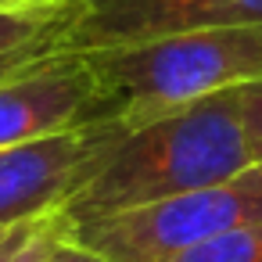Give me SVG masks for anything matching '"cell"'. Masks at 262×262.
I'll list each match as a JSON object with an SVG mask.
<instances>
[{"label":"cell","mask_w":262,"mask_h":262,"mask_svg":"<svg viewBox=\"0 0 262 262\" xmlns=\"http://www.w3.org/2000/svg\"><path fill=\"white\" fill-rule=\"evenodd\" d=\"M251 169L241 90L205 97L133 129H122L101 169L65 205V219L140 208L176 194L226 183Z\"/></svg>","instance_id":"1"},{"label":"cell","mask_w":262,"mask_h":262,"mask_svg":"<svg viewBox=\"0 0 262 262\" xmlns=\"http://www.w3.org/2000/svg\"><path fill=\"white\" fill-rule=\"evenodd\" d=\"M97 79V122L133 129L205 97L262 79V26L187 29L83 51Z\"/></svg>","instance_id":"2"},{"label":"cell","mask_w":262,"mask_h":262,"mask_svg":"<svg viewBox=\"0 0 262 262\" xmlns=\"http://www.w3.org/2000/svg\"><path fill=\"white\" fill-rule=\"evenodd\" d=\"M262 219V169L226 183L122 208L90 219H65V233L108 262H172L176 255Z\"/></svg>","instance_id":"3"},{"label":"cell","mask_w":262,"mask_h":262,"mask_svg":"<svg viewBox=\"0 0 262 262\" xmlns=\"http://www.w3.org/2000/svg\"><path fill=\"white\" fill-rule=\"evenodd\" d=\"M119 137L122 126L94 122L43 140L0 147V230L22 219L65 212Z\"/></svg>","instance_id":"4"},{"label":"cell","mask_w":262,"mask_h":262,"mask_svg":"<svg viewBox=\"0 0 262 262\" xmlns=\"http://www.w3.org/2000/svg\"><path fill=\"white\" fill-rule=\"evenodd\" d=\"M97 122V79L86 54L54 51L0 83V147Z\"/></svg>","instance_id":"5"},{"label":"cell","mask_w":262,"mask_h":262,"mask_svg":"<svg viewBox=\"0 0 262 262\" xmlns=\"http://www.w3.org/2000/svg\"><path fill=\"white\" fill-rule=\"evenodd\" d=\"M262 26V0H79L61 51L126 47L187 29Z\"/></svg>","instance_id":"6"},{"label":"cell","mask_w":262,"mask_h":262,"mask_svg":"<svg viewBox=\"0 0 262 262\" xmlns=\"http://www.w3.org/2000/svg\"><path fill=\"white\" fill-rule=\"evenodd\" d=\"M76 11H79V0L51 4V8L0 11V83L22 72L26 65L40 61L43 54L61 51Z\"/></svg>","instance_id":"7"},{"label":"cell","mask_w":262,"mask_h":262,"mask_svg":"<svg viewBox=\"0 0 262 262\" xmlns=\"http://www.w3.org/2000/svg\"><path fill=\"white\" fill-rule=\"evenodd\" d=\"M65 233V215H36L0 230V262H47Z\"/></svg>","instance_id":"8"},{"label":"cell","mask_w":262,"mask_h":262,"mask_svg":"<svg viewBox=\"0 0 262 262\" xmlns=\"http://www.w3.org/2000/svg\"><path fill=\"white\" fill-rule=\"evenodd\" d=\"M172 262H262V219L226 230V233L176 255Z\"/></svg>","instance_id":"9"},{"label":"cell","mask_w":262,"mask_h":262,"mask_svg":"<svg viewBox=\"0 0 262 262\" xmlns=\"http://www.w3.org/2000/svg\"><path fill=\"white\" fill-rule=\"evenodd\" d=\"M241 122H244V140L251 165L262 169V79L241 86Z\"/></svg>","instance_id":"10"},{"label":"cell","mask_w":262,"mask_h":262,"mask_svg":"<svg viewBox=\"0 0 262 262\" xmlns=\"http://www.w3.org/2000/svg\"><path fill=\"white\" fill-rule=\"evenodd\" d=\"M47 262H108V258L90 251V248H83V244H76L69 233H61V241H58V248H54V255Z\"/></svg>","instance_id":"11"},{"label":"cell","mask_w":262,"mask_h":262,"mask_svg":"<svg viewBox=\"0 0 262 262\" xmlns=\"http://www.w3.org/2000/svg\"><path fill=\"white\" fill-rule=\"evenodd\" d=\"M51 4H69V0H0V11H22V8H51Z\"/></svg>","instance_id":"12"}]
</instances>
